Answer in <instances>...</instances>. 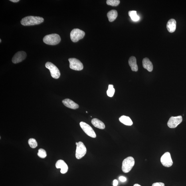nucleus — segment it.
<instances>
[{"label":"nucleus","mask_w":186,"mask_h":186,"mask_svg":"<svg viewBox=\"0 0 186 186\" xmlns=\"http://www.w3.org/2000/svg\"><path fill=\"white\" fill-rule=\"evenodd\" d=\"M44 21L43 18L34 16H28L23 18L21 20V23L23 26H29L39 25Z\"/></svg>","instance_id":"f257e3e1"},{"label":"nucleus","mask_w":186,"mask_h":186,"mask_svg":"<svg viewBox=\"0 0 186 186\" xmlns=\"http://www.w3.org/2000/svg\"><path fill=\"white\" fill-rule=\"evenodd\" d=\"M44 43L50 45H55L59 43L61 41L60 36L58 34H50L44 36L43 38Z\"/></svg>","instance_id":"f03ea898"},{"label":"nucleus","mask_w":186,"mask_h":186,"mask_svg":"<svg viewBox=\"0 0 186 186\" xmlns=\"http://www.w3.org/2000/svg\"><path fill=\"white\" fill-rule=\"evenodd\" d=\"M135 164L134 159L132 157H129L123 161L122 169L123 172L128 173L132 169Z\"/></svg>","instance_id":"7ed1b4c3"},{"label":"nucleus","mask_w":186,"mask_h":186,"mask_svg":"<svg viewBox=\"0 0 186 186\" xmlns=\"http://www.w3.org/2000/svg\"><path fill=\"white\" fill-rule=\"evenodd\" d=\"M85 35L84 32L79 29H74L71 32V39L74 42H78L79 40L83 38Z\"/></svg>","instance_id":"20e7f679"},{"label":"nucleus","mask_w":186,"mask_h":186,"mask_svg":"<svg viewBox=\"0 0 186 186\" xmlns=\"http://www.w3.org/2000/svg\"><path fill=\"white\" fill-rule=\"evenodd\" d=\"M76 144L77 145L76 157L77 159H80L86 154V147L82 142H76Z\"/></svg>","instance_id":"39448f33"},{"label":"nucleus","mask_w":186,"mask_h":186,"mask_svg":"<svg viewBox=\"0 0 186 186\" xmlns=\"http://www.w3.org/2000/svg\"><path fill=\"white\" fill-rule=\"evenodd\" d=\"M46 68L50 70V74L52 78L57 79L60 77V73L58 68L51 62H48L45 64Z\"/></svg>","instance_id":"423d86ee"},{"label":"nucleus","mask_w":186,"mask_h":186,"mask_svg":"<svg viewBox=\"0 0 186 186\" xmlns=\"http://www.w3.org/2000/svg\"><path fill=\"white\" fill-rule=\"evenodd\" d=\"M70 63V68L71 69L77 71H80L83 69L84 66L82 62L77 59H69Z\"/></svg>","instance_id":"0eeeda50"},{"label":"nucleus","mask_w":186,"mask_h":186,"mask_svg":"<svg viewBox=\"0 0 186 186\" xmlns=\"http://www.w3.org/2000/svg\"><path fill=\"white\" fill-rule=\"evenodd\" d=\"M81 127L86 134L93 138H96V134L92 127L87 123L81 122L80 123Z\"/></svg>","instance_id":"6e6552de"},{"label":"nucleus","mask_w":186,"mask_h":186,"mask_svg":"<svg viewBox=\"0 0 186 186\" xmlns=\"http://www.w3.org/2000/svg\"><path fill=\"white\" fill-rule=\"evenodd\" d=\"M162 164L166 167H170L173 165V162L171 159L170 153L169 152L165 153L161 157Z\"/></svg>","instance_id":"1a4fd4ad"},{"label":"nucleus","mask_w":186,"mask_h":186,"mask_svg":"<svg viewBox=\"0 0 186 186\" xmlns=\"http://www.w3.org/2000/svg\"><path fill=\"white\" fill-rule=\"evenodd\" d=\"M182 121V118L181 116L177 117H172L170 118L167 123L170 128H175Z\"/></svg>","instance_id":"9d476101"},{"label":"nucleus","mask_w":186,"mask_h":186,"mask_svg":"<svg viewBox=\"0 0 186 186\" xmlns=\"http://www.w3.org/2000/svg\"><path fill=\"white\" fill-rule=\"evenodd\" d=\"M27 56L26 52L20 51L16 53L12 58V62L14 64H17L25 60Z\"/></svg>","instance_id":"9b49d317"},{"label":"nucleus","mask_w":186,"mask_h":186,"mask_svg":"<svg viewBox=\"0 0 186 186\" xmlns=\"http://www.w3.org/2000/svg\"><path fill=\"white\" fill-rule=\"evenodd\" d=\"M56 167L57 169H61L60 172L65 174L67 172L68 167L67 165L64 160H59L56 164Z\"/></svg>","instance_id":"f8f14e48"},{"label":"nucleus","mask_w":186,"mask_h":186,"mask_svg":"<svg viewBox=\"0 0 186 186\" xmlns=\"http://www.w3.org/2000/svg\"><path fill=\"white\" fill-rule=\"evenodd\" d=\"M62 102L64 106L73 109H76L79 108V106L77 104L69 99H65L62 100Z\"/></svg>","instance_id":"ddd939ff"},{"label":"nucleus","mask_w":186,"mask_h":186,"mask_svg":"<svg viewBox=\"0 0 186 186\" xmlns=\"http://www.w3.org/2000/svg\"><path fill=\"white\" fill-rule=\"evenodd\" d=\"M177 22L175 20L171 19L168 21L167 25V29L170 33H173L176 28Z\"/></svg>","instance_id":"4468645a"},{"label":"nucleus","mask_w":186,"mask_h":186,"mask_svg":"<svg viewBox=\"0 0 186 186\" xmlns=\"http://www.w3.org/2000/svg\"><path fill=\"white\" fill-rule=\"evenodd\" d=\"M143 67L149 72H152L153 70V65L152 63L148 58H145L142 61Z\"/></svg>","instance_id":"2eb2a0df"},{"label":"nucleus","mask_w":186,"mask_h":186,"mask_svg":"<svg viewBox=\"0 0 186 186\" xmlns=\"http://www.w3.org/2000/svg\"><path fill=\"white\" fill-rule=\"evenodd\" d=\"M129 64L131 69L133 71L137 72L138 70V66L137 64L136 58L134 56H131L129 60Z\"/></svg>","instance_id":"dca6fc26"},{"label":"nucleus","mask_w":186,"mask_h":186,"mask_svg":"<svg viewBox=\"0 0 186 186\" xmlns=\"http://www.w3.org/2000/svg\"><path fill=\"white\" fill-rule=\"evenodd\" d=\"M92 123L93 126L98 129H104L105 128L104 123L98 119L94 118L92 119Z\"/></svg>","instance_id":"f3484780"},{"label":"nucleus","mask_w":186,"mask_h":186,"mask_svg":"<svg viewBox=\"0 0 186 186\" xmlns=\"http://www.w3.org/2000/svg\"><path fill=\"white\" fill-rule=\"evenodd\" d=\"M119 121L123 124L127 126H131L133 124V122L130 118L125 116H123L119 119Z\"/></svg>","instance_id":"a211bd4d"},{"label":"nucleus","mask_w":186,"mask_h":186,"mask_svg":"<svg viewBox=\"0 0 186 186\" xmlns=\"http://www.w3.org/2000/svg\"><path fill=\"white\" fill-rule=\"evenodd\" d=\"M118 12L116 10H111L107 14V17H108L109 21L110 22L114 21L118 16Z\"/></svg>","instance_id":"6ab92c4d"},{"label":"nucleus","mask_w":186,"mask_h":186,"mask_svg":"<svg viewBox=\"0 0 186 186\" xmlns=\"http://www.w3.org/2000/svg\"><path fill=\"white\" fill-rule=\"evenodd\" d=\"M129 16L133 21H138L140 20V17L137 15V11H130L128 13Z\"/></svg>","instance_id":"aec40b11"},{"label":"nucleus","mask_w":186,"mask_h":186,"mask_svg":"<svg viewBox=\"0 0 186 186\" xmlns=\"http://www.w3.org/2000/svg\"><path fill=\"white\" fill-rule=\"evenodd\" d=\"M115 92V89L114 88V86L112 84L109 85L108 90L107 91V94L110 97H112L114 96Z\"/></svg>","instance_id":"412c9836"},{"label":"nucleus","mask_w":186,"mask_h":186,"mask_svg":"<svg viewBox=\"0 0 186 186\" xmlns=\"http://www.w3.org/2000/svg\"><path fill=\"white\" fill-rule=\"evenodd\" d=\"M28 143L30 147L32 148H35L38 146L37 142L35 139H30L28 140Z\"/></svg>","instance_id":"4be33fe9"},{"label":"nucleus","mask_w":186,"mask_h":186,"mask_svg":"<svg viewBox=\"0 0 186 186\" xmlns=\"http://www.w3.org/2000/svg\"><path fill=\"white\" fill-rule=\"evenodd\" d=\"M107 5L112 6H117L120 3V1L119 0H107L106 1Z\"/></svg>","instance_id":"5701e85b"},{"label":"nucleus","mask_w":186,"mask_h":186,"mask_svg":"<svg viewBox=\"0 0 186 186\" xmlns=\"http://www.w3.org/2000/svg\"><path fill=\"white\" fill-rule=\"evenodd\" d=\"M38 156L40 158L44 159L45 158L46 156V153L44 150L42 149H40L38 150V152L37 153Z\"/></svg>","instance_id":"b1692460"},{"label":"nucleus","mask_w":186,"mask_h":186,"mask_svg":"<svg viewBox=\"0 0 186 186\" xmlns=\"http://www.w3.org/2000/svg\"><path fill=\"white\" fill-rule=\"evenodd\" d=\"M152 186H165L164 183L162 182H157L153 183Z\"/></svg>","instance_id":"393cba45"},{"label":"nucleus","mask_w":186,"mask_h":186,"mask_svg":"<svg viewBox=\"0 0 186 186\" xmlns=\"http://www.w3.org/2000/svg\"><path fill=\"white\" fill-rule=\"evenodd\" d=\"M119 179L121 182H124L127 181V178L126 177L123 176H121L119 177Z\"/></svg>","instance_id":"a878e982"},{"label":"nucleus","mask_w":186,"mask_h":186,"mask_svg":"<svg viewBox=\"0 0 186 186\" xmlns=\"http://www.w3.org/2000/svg\"><path fill=\"white\" fill-rule=\"evenodd\" d=\"M118 180H114V181H113V186H117L118 185Z\"/></svg>","instance_id":"bb28decb"},{"label":"nucleus","mask_w":186,"mask_h":186,"mask_svg":"<svg viewBox=\"0 0 186 186\" xmlns=\"http://www.w3.org/2000/svg\"><path fill=\"white\" fill-rule=\"evenodd\" d=\"M10 1L13 2L14 3H17L18 2H19L20 1L19 0H10Z\"/></svg>","instance_id":"cd10ccee"},{"label":"nucleus","mask_w":186,"mask_h":186,"mask_svg":"<svg viewBox=\"0 0 186 186\" xmlns=\"http://www.w3.org/2000/svg\"><path fill=\"white\" fill-rule=\"evenodd\" d=\"M133 186H141L140 185H139V184H135V185H133Z\"/></svg>","instance_id":"c85d7f7f"},{"label":"nucleus","mask_w":186,"mask_h":186,"mask_svg":"<svg viewBox=\"0 0 186 186\" xmlns=\"http://www.w3.org/2000/svg\"><path fill=\"white\" fill-rule=\"evenodd\" d=\"M1 39H0V42H1Z\"/></svg>","instance_id":"c756f323"},{"label":"nucleus","mask_w":186,"mask_h":186,"mask_svg":"<svg viewBox=\"0 0 186 186\" xmlns=\"http://www.w3.org/2000/svg\"><path fill=\"white\" fill-rule=\"evenodd\" d=\"M86 112V113H88V112Z\"/></svg>","instance_id":"7c9ffc66"}]
</instances>
